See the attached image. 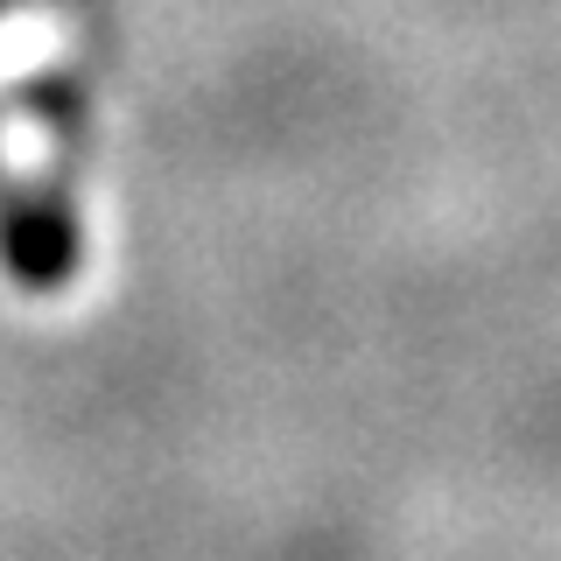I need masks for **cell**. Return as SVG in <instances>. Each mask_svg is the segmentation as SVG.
<instances>
[{
    "mask_svg": "<svg viewBox=\"0 0 561 561\" xmlns=\"http://www.w3.org/2000/svg\"><path fill=\"white\" fill-rule=\"evenodd\" d=\"M0 260H8L14 288L28 295H64L78 274V210H70L64 169L43 183H14L0 162Z\"/></svg>",
    "mask_w": 561,
    "mask_h": 561,
    "instance_id": "6da1fadb",
    "label": "cell"
},
{
    "mask_svg": "<svg viewBox=\"0 0 561 561\" xmlns=\"http://www.w3.org/2000/svg\"><path fill=\"white\" fill-rule=\"evenodd\" d=\"M8 8H14V0H0V14H8Z\"/></svg>",
    "mask_w": 561,
    "mask_h": 561,
    "instance_id": "7a4b0ae2",
    "label": "cell"
}]
</instances>
